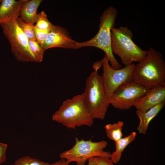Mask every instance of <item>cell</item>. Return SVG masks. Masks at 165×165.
I'll list each match as a JSON object with an SVG mask.
<instances>
[{
    "label": "cell",
    "instance_id": "cell-23",
    "mask_svg": "<svg viewBox=\"0 0 165 165\" xmlns=\"http://www.w3.org/2000/svg\"><path fill=\"white\" fill-rule=\"evenodd\" d=\"M7 145L5 143H0V164L4 163L6 160V151Z\"/></svg>",
    "mask_w": 165,
    "mask_h": 165
},
{
    "label": "cell",
    "instance_id": "cell-3",
    "mask_svg": "<svg viewBox=\"0 0 165 165\" xmlns=\"http://www.w3.org/2000/svg\"><path fill=\"white\" fill-rule=\"evenodd\" d=\"M117 10L110 6L102 13L100 18L99 29L96 35L89 40L78 42L77 49L86 46L95 47L104 51L113 68L118 69L121 66L116 59L111 48V30L115 27Z\"/></svg>",
    "mask_w": 165,
    "mask_h": 165
},
{
    "label": "cell",
    "instance_id": "cell-18",
    "mask_svg": "<svg viewBox=\"0 0 165 165\" xmlns=\"http://www.w3.org/2000/svg\"><path fill=\"white\" fill-rule=\"evenodd\" d=\"M36 23L35 26L41 30H50L53 25L48 20L46 14L43 11L38 13Z\"/></svg>",
    "mask_w": 165,
    "mask_h": 165
},
{
    "label": "cell",
    "instance_id": "cell-14",
    "mask_svg": "<svg viewBox=\"0 0 165 165\" xmlns=\"http://www.w3.org/2000/svg\"><path fill=\"white\" fill-rule=\"evenodd\" d=\"M43 1L26 0L20 8L19 14L20 17L24 21L34 25L36 23L38 17V8Z\"/></svg>",
    "mask_w": 165,
    "mask_h": 165
},
{
    "label": "cell",
    "instance_id": "cell-19",
    "mask_svg": "<svg viewBox=\"0 0 165 165\" xmlns=\"http://www.w3.org/2000/svg\"><path fill=\"white\" fill-rule=\"evenodd\" d=\"M29 45L30 49L36 58L37 62H42L45 50L34 39H29Z\"/></svg>",
    "mask_w": 165,
    "mask_h": 165
},
{
    "label": "cell",
    "instance_id": "cell-6",
    "mask_svg": "<svg viewBox=\"0 0 165 165\" xmlns=\"http://www.w3.org/2000/svg\"><path fill=\"white\" fill-rule=\"evenodd\" d=\"M75 140V145L70 149L61 153L59 156L60 159H64L69 163L75 162L76 165H85L88 159L92 157L110 158L111 153L104 150L108 145L106 141L79 140L77 137Z\"/></svg>",
    "mask_w": 165,
    "mask_h": 165
},
{
    "label": "cell",
    "instance_id": "cell-21",
    "mask_svg": "<svg viewBox=\"0 0 165 165\" xmlns=\"http://www.w3.org/2000/svg\"><path fill=\"white\" fill-rule=\"evenodd\" d=\"M50 30H41L37 28L34 26V31L35 40L40 45L42 44L46 38Z\"/></svg>",
    "mask_w": 165,
    "mask_h": 165
},
{
    "label": "cell",
    "instance_id": "cell-1",
    "mask_svg": "<svg viewBox=\"0 0 165 165\" xmlns=\"http://www.w3.org/2000/svg\"><path fill=\"white\" fill-rule=\"evenodd\" d=\"M132 79L148 89L165 84V62L161 53L150 47L145 58L135 65Z\"/></svg>",
    "mask_w": 165,
    "mask_h": 165
},
{
    "label": "cell",
    "instance_id": "cell-25",
    "mask_svg": "<svg viewBox=\"0 0 165 165\" xmlns=\"http://www.w3.org/2000/svg\"><path fill=\"white\" fill-rule=\"evenodd\" d=\"M88 165H97L93 157L90 158L88 159Z\"/></svg>",
    "mask_w": 165,
    "mask_h": 165
},
{
    "label": "cell",
    "instance_id": "cell-15",
    "mask_svg": "<svg viewBox=\"0 0 165 165\" xmlns=\"http://www.w3.org/2000/svg\"><path fill=\"white\" fill-rule=\"evenodd\" d=\"M136 133L131 132L128 135L115 142L116 149L112 154L110 159L113 163L117 164L120 160L123 152L126 147L135 140Z\"/></svg>",
    "mask_w": 165,
    "mask_h": 165
},
{
    "label": "cell",
    "instance_id": "cell-17",
    "mask_svg": "<svg viewBox=\"0 0 165 165\" xmlns=\"http://www.w3.org/2000/svg\"><path fill=\"white\" fill-rule=\"evenodd\" d=\"M16 19L19 27L28 39L35 40L34 31V25L24 21L18 16L16 17Z\"/></svg>",
    "mask_w": 165,
    "mask_h": 165
},
{
    "label": "cell",
    "instance_id": "cell-2",
    "mask_svg": "<svg viewBox=\"0 0 165 165\" xmlns=\"http://www.w3.org/2000/svg\"><path fill=\"white\" fill-rule=\"evenodd\" d=\"M52 119L67 128L75 129L82 126L91 127L94 122L86 106L83 93L63 101L53 115Z\"/></svg>",
    "mask_w": 165,
    "mask_h": 165
},
{
    "label": "cell",
    "instance_id": "cell-4",
    "mask_svg": "<svg viewBox=\"0 0 165 165\" xmlns=\"http://www.w3.org/2000/svg\"><path fill=\"white\" fill-rule=\"evenodd\" d=\"M111 48L112 53L118 56L125 66L138 63L146 57L147 51L144 50L133 41L132 31L127 26L111 30Z\"/></svg>",
    "mask_w": 165,
    "mask_h": 165
},
{
    "label": "cell",
    "instance_id": "cell-10",
    "mask_svg": "<svg viewBox=\"0 0 165 165\" xmlns=\"http://www.w3.org/2000/svg\"><path fill=\"white\" fill-rule=\"evenodd\" d=\"M78 43L71 38L66 28L53 25L46 38L40 46L44 50L56 47L77 49Z\"/></svg>",
    "mask_w": 165,
    "mask_h": 165
},
{
    "label": "cell",
    "instance_id": "cell-7",
    "mask_svg": "<svg viewBox=\"0 0 165 165\" xmlns=\"http://www.w3.org/2000/svg\"><path fill=\"white\" fill-rule=\"evenodd\" d=\"M16 18L0 24L10 44L12 52L19 61L37 62L30 49L29 39L19 27Z\"/></svg>",
    "mask_w": 165,
    "mask_h": 165
},
{
    "label": "cell",
    "instance_id": "cell-24",
    "mask_svg": "<svg viewBox=\"0 0 165 165\" xmlns=\"http://www.w3.org/2000/svg\"><path fill=\"white\" fill-rule=\"evenodd\" d=\"M50 165H69V163L64 159H60L57 161L50 164Z\"/></svg>",
    "mask_w": 165,
    "mask_h": 165
},
{
    "label": "cell",
    "instance_id": "cell-12",
    "mask_svg": "<svg viewBox=\"0 0 165 165\" xmlns=\"http://www.w3.org/2000/svg\"><path fill=\"white\" fill-rule=\"evenodd\" d=\"M26 0H2L0 5V24L19 16L21 6Z\"/></svg>",
    "mask_w": 165,
    "mask_h": 165
},
{
    "label": "cell",
    "instance_id": "cell-13",
    "mask_svg": "<svg viewBox=\"0 0 165 165\" xmlns=\"http://www.w3.org/2000/svg\"><path fill=\"white\" fill-rule=\"evenodd\" d=\"M165 101L161 102L145 112L136 110V114L139 119L137 130L140 134L145 135L150 122L163 108Z\"/></svg>",
    "mask_w": 165,
    "mask_h": 165
},
{
    "label": "cell",
    "instance_id": "cell-8",
    "mask_svg": "<svg viewBox=\"0 0 165 165\" xmlns=\"http://www.w3.org/2000/svg\"><path fill=\"white\" fill-rule=\"evenodd\" d=\"M150 89L131 79L122 84L114 92L108 100L109 103L116 109L128 110L134 106L137 100Z\"/></svg>",
    "mask_w": 165,
    "mask_h": 165
},
{
    "label": "cell",
    "instance_id": "cell-9",
    "mask_svg": "<svg viewBox=\"0 0 165 165\" xmlns=\"http://www.w3.org/2000/svg\"><path fill=\"white\" fill-rule=\"evenodd\" d=\"M103 60V72L101 75L102 83L108 100L114 92L121 85L132 79L134 64L118 69L112 68L105 55Z\"/></svg>",
    "mask_w": 165,
    "mask_h": 165
},
{
    "label": "cell",
    "instance_id": "cell-11",
    "mask_svg": "<svg viewBox=\"0 0 165 165\" xmlns=\"http://www.w3.org/2000/svg\"><path fill=\"white\" fill-rule=\"evenodd\" d=\"M163 101H165V84L150 89L137 100L134 106L137 110L145 112Z\"/></svg>",
    "mask_w": 165,
    "mask_h": 165
},
{
    "label": "cell",
    "instance_id": "cell-5",
    "mask_svg": "<svg viewBox=\"0 0 165 165\" xmlns=\"http://www.w3.org/2000/svg\"><path fill=\"white\" fill-rule=\"evenodd\" d=\"M98 71L94 69L86 79L83 94L86 106L93 119L103 120L110 104Z\"/></svg>",
    "mask_w": 165,
    "mask_h": 165
},
{
    "label": "cell",
    "instance_id": "cell-22",
    "mask_svg": "<svg viewBox=\"0 0 165 165\" xmlns=\"http://www.w3.org/2000/svg\"><path fill=\"white\" fill-rule=\"evenodd\" d=\"M97 165H114V163L110 159L99 157H94Z\"/></svg>",
    "mask_w": 165,
    "mask_h": 165
},
{
    "label": "cell",
    "instance_id": "cell-26",
    "mask_svg": "<svg viewBox=\"0 0 165 165\" xmlns=\"http://www.w3.org/2000/svg\"><path fill=\"white\" fill-rule=\"evenodd\" d=\"M2 0H0V2H1Z\"/></svg>",
    "mask_w": 165,
    "mask_h": 165
},
{
    "label": "cell",
    "instance_id": "cell-16",
    "mask_svg": "<svg viewBox=\"0 0 165 165\" xmlns=\"http://www.w3.org/2000/svg\"><path fill=\"white\" fill-rule=\"evenodd\" d=\"M124 123L119 121L113 124H108L105 127L107 137L115 142L123 138L122 132Z\"/></svg>",
    "mask_w": 165,
    "mask_h": 165
},
{
    "label": "cell",
    "instance_id": "cell-20",
    "mask_svg": "<svg viewBox=\"0 0 165 165\" xmlns=\"http://www.w3.org/2000/svg\"><path fill=\"white\" fill-rule=\"evenodd\" d=\"M13 165H50V164L38 159L26 156L16 160Z\"/></svg>",
    "mask_w": 165,
    "mask_h": 165
}]
</instances>
